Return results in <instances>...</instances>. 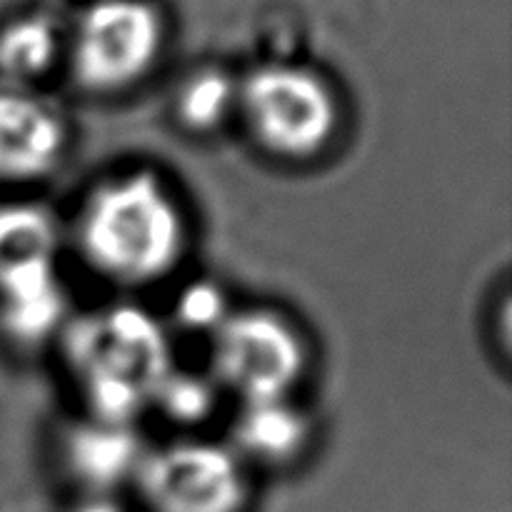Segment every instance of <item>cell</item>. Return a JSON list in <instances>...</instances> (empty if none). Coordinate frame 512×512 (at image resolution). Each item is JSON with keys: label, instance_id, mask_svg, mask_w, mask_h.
I'll use <instances>...</instances> for the list:
<instances>
[{"label": "cell", "instance_id": "obj_1", "mask_svg": "<svg viewBox=\"0 0 512 512\" xmlns=\"http://www.w3.org/2000/svg\"><path fill=\"white\" fill-rule=\"evenodd\" d=\"M75 240L100 278L140 288L178 268L188 245V220L158 173L130 170L90 190L75 220Z\"/></svg>", "mask_w": 512, "mask_h": 512}, {"label": "cell", "instance_id": "obj_2", "mask_svg": "<svg viewBox=\"0 0 512 512\" xmlns=\"http://www.w3.org/2000/svg\"><path fill=\"white\" fill-rule=\"evenodd\" d=\"M63 355L90 410L88 418L115 425H133L175 368L163 325L130 303L68 320Z\"/></svg>", "mask_w": 512, "mask_h": 512}, {"label": "cell", "instance_id": "obj_3", "mask_svg": "<svg viewBox=\"0 0 512 512\" xmlns=\"http://www.w3.org/2000/svg\"><path fill=\"white\" fill-rule=\"evenodd\" d=\"M238 113L255 143L280 160L328 148L340 123L333 88L300 65H263L238 85Z\"/></svg>", "mask_w": 512, "mask_h": 512}, {"label": "cell", "instance_id": "obj_4", "mask_svg": "<svg viewBox=\"0 0 512 512\" xmlns=\"http://www.w3.org/2000/svg\"><path fill=\"white\" fill-rule=\"evenodd\" d=\"M305 368L303 335L273 310H230L210 335V378L243 403L290 398Z\"/></svg>", "mask_w": 512, "mask_h": 512}, {"label": "cell", "instance_id": "obj_5", "mask_svg": "<svg viewBox=\"0 0 512 512\" xmlns=\"http://www.w3.org/2000/svg\"><path fill=\"white\" fill-rule=\"evenodd\" d=\"M163 43V23L143 0H98L73 35V75L85 90L120 93L150 73Z\"/></svg>", "mask_w": 512, "mask_h": 512}, {"label": "cell", "instance_id": "obj_6", "mask_svg": "<svg viewBox=\"0 0 512 512\" xmlns=\"http://www.w3.org/2000/svg\"><path fill=\"white\" fill-rule=\"evenodd\" d=\"M135 485L150 512H240L245 465L230 445L175 440L145 453Z\"/></svg>", "mask_w": 512, "mask_h": 512}, {"label": "cell", "instance_id": "obj_7", "mask_svg": "<svg viewBox=\"0 0 512 512\" xmlns=\"http://www.w3.org/2000/svg\"><path fill=\"white\" fill-rule=\"evenodd\" d=\"M65 115L33 88L0 83V180L48 178L68 150Z\"/></svg>", "mask_w": 512, "mask_h": 512}, {"label": "cell", "instance_id": "obj_8", "mask_svg": "<svg viewBox=\"0 0 512 512\" xmlns=\"http://www.w3.org/2000/svg\"><path fill=\"white\" fill-rule=\"evenodd\" d=\"M145 453L133 425L95 418L70 425L60 440L63 468L88 495H110L123 483H133Z\"/></svg>", "mask_w": 512, "mask_h": 512}, {"label": "cell", "instance_id": "obj_9", "mask_svg": "<svg viewBox=\"0 0 512 512\" xmlns=\"http://www.w3.org/2000/svg\"><path fill=\"white\" fill-rule=\"evenodd\" d=\"M68 293L58 265L43 263L0 278V335L18 348H38L68 325Z\"/></svg>", "mask_w": 512, "mask_h": 512}, {"label": "cell", "instance_id": "obj_10", "mask_svg": "<svg viewBox=\"0 0 512 512\" xmlns=\"http://www.w3.org/2000/svg\"><path fill=\"white\" fill-rule=\"evenodd\" d=\"M310 438V420L290 398L243 403L233 423V445L238 458L255 463L285 465L298 458Z\"/></svg>", "mask_w": 512, "mask_h": 512}, {"label": "cell", "instance_id": "obj_11", "mask_svg": "<svg viewBox=\"0 0 512 512\" xmlns=\"http://www.w3.org/2000/svg\"><path fill=\"white\" fill-rule=\"evenodd\" d=\"M60 228L45 205H0V278L30 265L55 263Z\"/></svg>", "mask_w": 512, "mask_h": 512}, {"label": "cell", "instance_id": "obj_12", "mask_svg": "<svg viewBox=\"0 0 512 512\" xmlns=\"http://www.w3.org/2000/svg\"><path fill=\"white\" fill-rule=\"evenodd\" d=\"M60 40L48 18H23L0 33V80L13 88H33L58 58Z\"/></svg>", "mask_w": 512, "mask_h": 512}, {"label": "cell", "instance_id": "obj_13", "mask_svg": "<svg viewBox=\"0 0 512 512\" xmlns=\"http://www.w3.org/2000/svg\"><path fill=\"white\" fill-rule=\"evenodd\" d=\"M238 113V85L223 70H198L175 95V118L190 133H213Z\"/></svg>", "mask_w": 512, "mask_h": 512}, {"label": "cell", "instance_id": "obj_14", "mask_svg": "<svg viewBox=\"0 0 512 512\" xmlns=\"http://www.w3.org/2000/svg\"><path fill=\"white\" fill-rule=\"evenodd\" d=\"M220 388L210 375L170 370L158 385L150 408L160 410L175 425H200L218 405Z\"/></svg>", "mask_w": 512, "mask_h": 512}, {"label": "cell", "instance_id": "obj_15", "mask_svg": "<svg viewBox=\"0 0 512 512\" xmlns=\"http://www.w3.org/2000/svg\"><path fill=\"white\" fill-rule=\"evenodd\" d=\"M173 313L178 328L188 330V333H203L210 338L230 315V305L220 285L210 283V280H195L180 290Z\"/></svg>", "mask_w": 512, "mask_h": 512}, {"label": "cell", "instance_id": "obj_16", "mask_svg": "<svg viewBox=\"0 0 512 512\" xmlns=\"http://www.w3.org/2000/svg\"><path fill=\"white\" fill-rule=\"evenodd\" d=\"M73 512H123L110 495H85Z\"/></svg>", "mask_w": 512, "mask_h": 512}]
</instances>
